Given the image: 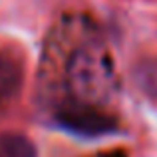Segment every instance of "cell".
<instances>
[{"label": "cell", "mask_w": 157, "mask_h": 157, "mask_svg": "<svg viewBox=\"0 0 157 157\" xmlns=\"http://www.w3.org/2000/svg\"><path fill=\"white\" fill-rule=\"evenodd\" d=\"M68 78L80 104L96 105L105 100L111 90L113 72L109 58L98 50H78L70 60Z\"/></svg>", "instance_id": "obj_1"}, {"label": "cell", "mask_w": 157, "mask_h": 157, "mask_svg": "<svg viewBox=\"0 0 157 157\" xmlns=\"http://www.w3.org/2000/svg\"><path fill=\"white\" fill-rule=\"evenodd\" d=\"M58 121L64 129L74 131L78 135H88V137H96V135H105L115 129V119L100 111L96 105L88 104H74L68 105L58 113Z\"/></svg>", "instance_id": "obj_2"}, {"label": "cell", "mask_w": 157, "mask_h": 157, "mask_svg": "<svg viewBox=\"0 0 157 157\" xmlns=\"http://www.w3.org/2000/svg\"><path fill=\"white\" fill-rule=\"evenodd\" d=\"M22 84V66L14 56L0 50V98H12Z\"/></svg>", "instance_id": "obj_3"}, {"label": "cell", "mask_w": 157, "mask_h": 157, "mask_svg": "<svg viewBox=\"0 0 157 157\" xmlns=\"http://www.w3.org/2000/svg\"><path fill=\"white\" fill-rule=\"evenodd\" d=\"M0 157H38L36 145L22 133H0Z\"/></svg>", "instance_id": "obj_4"}, {"label": "cell", "mask_w": 157, "mask_h": 157, "mask_svg": "<svg viewBox=\"0 0 157 157\" xmlns=\"http://www.w3.org/2000/svg\"><path fill=\"white\" fill-rule=\"evenodd\" d=\"M100 157H123V155H119V153H107V155H100Z\"/></svg>", "instance_id": "obj_5"}]
</instances>
